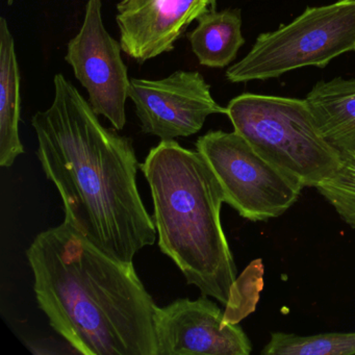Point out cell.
Here are the masks:
<instances>
[{
	"instance_id": "7a4b0ae2",
	"label": "cell",
	"mask_w": 355,
	"mask_h": 355,
	"mask_svg": "<svg viewBox=\"0 0 355 355\" xmlns=\"http://www.w3.org/2000/svg\"><path fill=\"white\" fill-rule=\"evenodd\" d=\"M26 254L38 306L80 354L157 355V305L134 263L66 221L37 234Z\"/></svg>"
},
{
	"instance_id": "9a60e30c",
	"label": "cell",
	"mask_w": 355,
	"mask_h": 355,
	"mask_svg": "<svg viewBox=\"0 0 355 355\" xmlns=\"http://www.w3.org/2000/svg\"><path fill=\"white\" fill-rule=\"evenodd\" d=\"M340 219L355 230V151L340 153L336 171L317 187Z\"/></svg>"
},
{
	"instance_id": "5b68a950",
	"label": "cell",
	"mask_w": 355,
	"mask_h": 355,
	"mask_svg": "<svg viewBox=\"0 0 355 355\" xmlns=\"http://www.w3.org/2000/svg\"><path fill=\"white\" fill-rule=\"evenodd\" d=\"M355 53V0L309 7L292 22L257 37L250 51L226 71L232 84L279 78L304 67L325 68Z\"/></svg>"
},
{
	"instance_id": "30bf717a",
	"label": "cell",
	"mask_w": 355,
	"mask_h": 355,
	"mask_svg": "<svg viewBox=\"0 0 355 355\" xmlns=\"http://www.w3.org/2000/svg\"><path fill=\"white\" fill-rule=\"evenodd\" d=\"M216 7L217 0H119L122 51L139 64L170 53L189 26Z\"/></svg>"
},
{
	"instance_id": "277c9868",
	"label": "cell",
	"mask_w": 355,
	"mask_h": 355,
	"mask_svg": "<svg viewBox=\"0 0 355 355\" xmlns=\"http://www.w3.org/2000/svg\"><path fill=\"white\" fill-rule=\"evenodd\" d=\"M234 130L263 159L315 188L340 164V153L324 139L305 99L244 93L226 107Z\"/></svg>"
},
{
	"instance_id": "2e32d148",
	"label": "cell",
	"mask_w": 355,
	"mask_h": 355,
	"mask_svg": "<svg viewBox=\"0 0 355 355\" xmlns=\"http://www.w3.org/2000/svg\"><path fill=\"white\" fill-rule=\"evenodd\" d=\"M26 347L33 354H80L72 346H63L53 340H37L26 342Z\"/></svg>"
},
{
	"instance_id": "6da1fadb",
	"label": "cell",
	"mask_w": 355,
	"mask_h": 355,
	"mask_svg": "<svg viewBox=\"0 0 355 355\" xmlns=\"http://www.w3.org/2000/svg\"><path fill=\"white\" fill-rule=\"evenodd\" d=\"M55 96L33 116L37 157L63 202L65 220L93 244L132 263L153 246L157 228L137 186L134 143L105 128L88 101L62 73Z\"/></svg>"
},
{
	"instance_id": "7c38bea8",
	"label": "cell",
	"mask_w": 355,
	"mask_h": 355,
	"mask_svg": "<svg viewBox=\"0 0 355 355\" xmlns=\"http://www.w3.org/2000/svg\"><path fill=\"white\" fill-rule=\"evenodd\" d=\"M21 78L15 40L7 19L0 18V166L10 168L24 147L19 136Z\"/></svg>"
},
{
	"instance_id": "52a82bcc",
	"label": "cell",
	"mask_w": 355,
	"mask_h": 355,
	"mask_svg": "<svg viewBox=\"0 0 355 355\" xmlns=\"http://www.w3.org/2000/svg\"><path fill=\"white\" fill-rule=\"evenodd\" d=\"M122 46L105 28L101 0H88L84 22L67 44L65 61L88 93L93 111L116 130L126 124L130 78L122 60Z\"/></svg>"
},
{
	"instance_id": "8992f818",
	"label": "cell",
	"mask_w": 355,
	"mask_h": 355,
	"mask_svg": "<svg viewBox=\"0 0 355 355\" xmlns=\"http://www.w3.org/2000/svg\"><path fill=\"white\" fill-rule=\"evenodd\" d=\"M195 146L215 173L224 202L249 221L280 217L304 188L263 159L234 130H211L198 138Z\"/></svg>"
},
{
	"instance_id": "3957f363",
	"label": "cell",
	"mask_w": 355,
	"mask_h": 355,
	"mask_svg": "<svg viewBox=\"0 0 355 355\" xmlns=\"http://www.w3.org/2000/svg\"><path fill=\"white\" fill-rule=\"evenodd\" d=\"M140 169L150 188L159 247L202 295L228 307L238 294L234 255L221 224L223 190L207 159L161 141Z\"/></svg>"
},
{
	"instance_id": "8fae6325",
	"label": "cell",
	"mask_w": 355,
	"mask_h": 355,
	"mask_svg": "<svg viewBox=\"0 0 355 355\" xmlns=\"http://www.w3.org/2000/svg\"><path fill=\"white\" fill-rule=\"evenodd\" d=\"M305 101L324 139L340 153L355 151V78L318 82Z\"/></svg>"
},
{
	"instance_id": "ba28073f",
	"label": "cell",
	"mask_w": 355,
	"mask_h": 355,
	"mask_svg": "<svg viewBox=\"0 0 355 355\" xmlns=\"http://www.w3.org/2000/svg\"><path fill=\"white\" fill-rule=\"evenodd\" d=\"M128 97L144 134L162 141L200 132L209 116L225 114L211 96V86L197 71L178 70L162 80L130 78Z\"/></svg>"
},
{
	"instance_id": "9c48e42d",
	"label": "cell",
	"mask_w": 355,
	"mask_h": 355,
	"mask_svg": "<svg viewBox=\"0 0 355 355\" xmlns=\"http://www.w3.org/2000/svg\"><path fill=\"white\" fill-rule=\"evenodd\" d=\"M157 355H249L252 344L238 323L207 296L180 298L155 315Z\"/></svg>"
},
{
	"instance_id": "4fadbf2b",
	"label": "cell",
	"mask_w": 355,
	"mask_h": 355,
	"mask_svg": "<svg viewBox=\"0 0 355 355\" xmlns=\"http://www.w3.org/2000/svg\"><path fill=\"white\" fill-rule=\"evenodd\" d=\"M193 53L199 64L209 68H225L236 60L245 44L240 9L211 11L197 20L188 35Z\"/></svg>"
},
{
	"instance_id": "e0dca14e",
	"label": "cell",
	"mask_w": 355,
	"mask_h": 355,
	"mask_svg": "<svg viewBox=\"0 0 355 355\" xmlns=\"http://www.w3.org/2000/svg\"><path fill=\"white\" fill-rule=\"evenodd\" d=\"M15 3V0H8V5L12 6L13 3Z\"/></svg>"
},
{
	"instance_id": "5bb4252c",
	"label": "cell",
	"mask_w": 355,
	"mask_h": 355,
	"mask_svg": "<svg viewBox=\"0 0 355 355\" xmlns=\"http://www.w3.org/2000/svg\"><path fill=\"white\" fill-rule=\"evenodd\" d=\"M263 355H351L355 354V331L325 332L298 336L272 332Z\"/></svg>"
}]
</instances>
